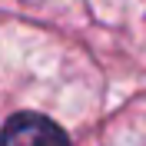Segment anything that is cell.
Wrapping results in <instances>:
<instances>
[{
  "instance_id": "cell-1",
  "label": "cell",
  "mask_w": 146,
  "mask_h": 146,
  "mask_svg": "<svg viewBox=\"0 0 146 146\" xmlns=\"http://www.w3.org/2000/svg\"><path fill=\"white\" fill-rule=\"evenodd\" d=\"M0 146H70V136L40 113H17L0 129Z\"/></svg>"
}]
</instances>
